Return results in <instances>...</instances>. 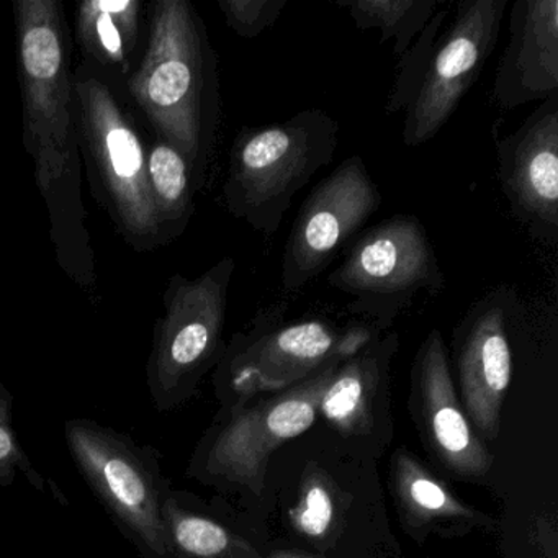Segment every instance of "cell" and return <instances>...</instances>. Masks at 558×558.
<instances>
[{"instance_id":"ba28073f","label":"cell","mask_w":558,"mask_h":558,"mask_svg":"<svg viewBox=\"0 0 558 558\" xmlns=\"http://www.w3.org/2000/svg\"><path fill=\"white\" fill-rule=\"evenodd\" d=\"M64 433L81 475L142 558H171L162 521L171 486L159 453L96 421L70 420Z\"/></svg>"},{"instance_id":"9c48e42d","label":"cell","mask_w":558,"mask_h":558,"mask_svg":"<svg viewBox=\"0 0 558 558\" xmlns=\"http://www.w3.org/2000/svg\"><path fill=\"white\" fill-rule=\"evenodd\" d=\"M341 364L329 365L253 408L234 411L223 426L205 437L189 473L259 489L270 453L313 426L323 393Z\"/></svg>"},{"instance_id":"52a82bcc","label":"cell","mask_w":558,"mask_h":558,"mask_svg":"<svg viewBox=\"0 0 558 558\" xmlns=\"http://www.w3.org/2000/svg\"><path fill=\"white\" fill-rule=\"evenodd\" d=\"M367 323L341 326L312 318L256 326L234 336L218 362L221 400L241 407L256 395L277 393L361 351L377 336Z\"/></svg>"},{"instance_id":"e0dca14e","label":"cell","mask_w":558,"mask_h":558,"mask_svg":"<svg viewBox=\"0 0 558 558\" xmlns=\"http://www.w3.org/2000/svg\"><path fill=\"white\" fill-rule=\"evenodd\" d=\"M146 169L153 204L169 243L185 230L194 211L195 184L191 166L174 146L158 140L148 148Z\"/></svg>"},{"instance_id":"30bf717a","label":"cell","mask_w":558,"mask_h":558,"mask_svg":"<svg viewBox=\"0 0 558 558\" xmlns=\"http://www.w3.org/2000/svg\"><path fill=\"white\" fill-rule=\"evenodd\" d=\"M508 0H460L404 110L401 140L420 148L439 135L478 81L501 35Z\"/></svg>"},{"instance_id":"ffe728a7","label":"cell","mask_w":558,"mask_h":558,"mask_svg":"<svg viewBox=\"0 0 558 558\" xmlns=\"http://www.w3.org/2000/svg\"><path fill=\"white\" fill-rule=\"evenodd\" d=\"M289 0H218L228 28L243 40H254L279 21Z\"/></svg>"},{"instance_id":"3957f363","label":"cell","mask_w":558,"mask_h":558,"mask_svg":"<svg viewBox=\"0 0 558 558\" xmlns=\"http://www.w3.org/2000/svg\"><path fill=\"white\" fill-rule=\"evenodd\" d=\"M338 146V120L322 109L270 125L243 126L228 161L227 210L257 233L274 236L293 198L331 165Z\"/></svg>"},{"instance_id":"d6986e66","label":"cell","mask_w":558,"mask_h":558,"mask_svg":"<svg viewBox=\"0 0 558 558\" xmlns=\"http://www.w3.org/2000/svg\"><path fill=\"white\" fill-rule=\"evenodd\" d=\"M449 15V4L442 2L434 12L430 21L427 22L424 31L421 32L420 37L411 44L407 53L400 58L398 63V76L395 80L393 87H391L390 97L387 100V113H398L401 110H407L423 81L424 73H426L427 63H429L430 54L436 48L437 40L442 34L446 19Z\"/></svg>"},{"instance_id":"9a60e30c","label":"cell","mask_w":558,"mask_h":558,"mask_svg":"<svg viewBox=\"0 0 558 558\" xmlns=\"http://www.w3.org/2000/svg\"><path fill=\"white\" fill-rule=\"evenodd\" d=\"M413 387L427 436L444 462L462 475H485L492 460L460 408L439 329H433L417 351Z\"/></svg>"},{"instance_id":"cb8c5ba5","label":"cell","mask_w":558,"mask_h":558,"mask_svg":"<svg viewBox=\"0 0 558 558\" xmlns=\"http://www.w3.org/2000/svg\"><path fill=\"white\" fill-rule=\"evenodd\" d=\"M287 558H289V557H287ZM296 558H299V557H296Z\"/></svg>"},{"instance_id":"8fae6325","label":"cell","mask_w":558,"mask_h":558,"mask_svg":"<svg viewBox=\"0 0 558 558\" xmlns=\"http://www.w3.org/2000/svg\"><path fill=\"white\" fill-rule=\"evenodd\" d=\"M380 187L361 156L344 159L310 192L290 228L282 289L300 292L316 279L380 210Z\"/></svg>"},{"instance_id":"603a6c76","label":"cell","mask_w":558,"mask_h":558,"mask_svg":"<svg viewBox=\"0 0 558 558\" xmlns=\"http://www.w3.org/2000/svg\"><path fill=\"white\" fill-rule=\"evenodd\" d=\"M403 493L408 502L426 514H453L459 511V506L450 499L446 489L423 473H408L404 476Z\"/></svg>"},{"instance_id":"277c9868","label":"cell","mask_w":558,"mask_h":558,"mask_svg":"<svg viewBox=\"0 0 558 558\" xmlns=\"http://www.w3.org/2000/svg\"><path fill=\"white\" fill-rule=\"evenodd\" d=\"M74 102L81 149L90 184L119 233L136 251L168 243L153 204L148 148L116 87L93 64L74 71Z\"/></svg>"},{"instance_id":"2e32d148","label":"cell","mask_w":558,"mask_h":558,"mask_svg":"<svg viewBox=\"0 0 558 558\" xmlns=\"http://www.w3.org/2000/svg\"><path fill=\"white\" fill-rule=\"evenodd\" d=\"M140 0H84L76 5V37L86 63L93 64L116 87L132 73V57L140 37Z\"/></svg>"},{"instance_id":"ac0fdd59","label":"cell","mask_w":558,"mask_h":558,"mask_svg":"<svg viewBox=\"0 0 558 558\" xmlns=\"http://www.w3.org/2000/svg\"><path fill=\"white\" fill-rule=\"evenodd\" d=\"M442 2L439 0H357L338 2L354 21L359 31L380 32V44H393L395 57L407 53L420 37L434 12Z\"/></svg>"},{"instance_id":"44dd1931","label":"cell","mask_w":558,"mask_h":558,"mask_svg":"<svg viewBox=\"0 0 558 558\" xmlns=\"http://www.w3.org/2000/svg\"><path fill=\"white\" fill-rule=\"evenodd\" d=\"M12 403L11 395L0 385V485H11L22 475L41 492L44 478L35 472L12 426Z\"/></svg>"},{"instance_id":"7c38bea8","label":"cell","mask_w":558,"mask_h":558,"mask_svg":"<svg viewBox=\"0 0 558 558\" xmlns=\"http://www.w3.org/2000/svg\"><path fill=\"white\" fill-rule=\"evenodd\" d=\"M518 290L495 287L470 305L453 331L460 397L473 426L495 439L512 377V326L521 315Z\"/></svg>"},{"instance_id":"5b68a950","label":"cell","mask_w":558,"mask_h":558,"mask_svg":"<svg viewBox=\"0 0 558 558\" xmlns=\"http://www.w3.org/2000/svg\"><path fill=\"white\" fill-rule=\"evenodd\" d=\"M326 282L349 296V310L377 331L393 325L420 293L439 296L446 289L429 233L411 214L362 230Z\"/></svg>"},{"instance_id":"7a4b0ae2","label":"cell","mask_w":558,"mask_h":558,"mask_svg":"<svg viewBox=\"0 0 558 558\" xmlns=\"http://www.w3.org/2000/svg\"><path fill=\"white\" fill-rule=\"evenodd\" d=\"M156 136L191 166L195 189L207 178L220 123L217 51L189 0L149 5L148 44L125 83Z\"/></svg>"},{"instance_id":"7402d4cb","label":"cell","mask_w":558,"mask_h":558,"mask_svg":"<svg viewBox=\"0 0 558 558\" xmlns=\"http://www.w3.org/2000/svg\"><path fill=\"white\" fill-rule=\"evenodd\" d=\"M332 518L335 502L331 495L325 486L313 483L303 495L302 505L296 509V525L308 537H322L328 532Z\"/></svg>"},{"instance_id":"6da1fadb","label":"cell","mask_w":558,"mask_h":558,"mask_svg":"<svg viewBox=\"0 0 558 558\" xmlns=\"http://www.w3.org/2000/svg\"><path fill=\"white\" fill-rule=\"evenodd\" d=\"M24 145L50 217L54 257L83 289L96 286V256L87 230L81 142L74 102L71 38L58 0L14 2Z\"/></svg>"},{"instance_id":"5bb4252c","label":"cell","mask_w":558,"mask_h":558,"mask_svg":"<svg viewBox=\"0 0 558 558\" xmlns=\"http://www.w3.org/2000/svg\"><path fill=\"white\" fill-rule=\"evenodd\" d=\"M558 96V0H514L509 40L492 87L498 109Z\"/></svg>"},{"instance_id":"8992f818","label":"cell","mask_w":558,"mask_h":558,"mask_svg":"<svg viewBox=\"0 0 558 558\" xmlns=\"http://www.w3.org/2000/svg\"><path fill=\"white\" fill-rule=\"evenodd\" d=\"M236 260L227 256L189 279L175 274L166 287L165 313L156 322L146 385L159 411L172 410L194 393L223 355L228 296Z\"/></svg>"},{"instance_id":"4fadbf2b","label":"cell","mask_w":558,"mask_h":558,"mask_svg":"<svg viewBox=\"0 0 558 558\" xmlns=\"http://www.w3.org/2000/svg\"><path fill=\"white\" fill-rule=\"evenodd\" d=\"M498 181L509 210L544 243H558V96L544 100L496 142Z\"/></svg>"}]
</instances>
